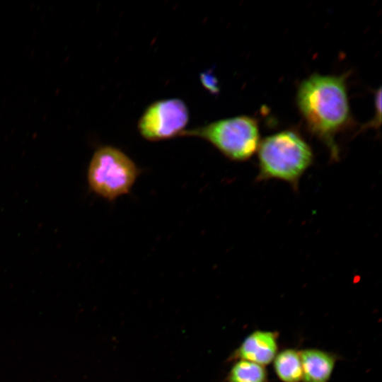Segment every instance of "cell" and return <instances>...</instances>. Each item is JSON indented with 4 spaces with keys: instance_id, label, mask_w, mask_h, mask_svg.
Wrapping results in <instances>:
<instances>
[{
    "instance_id": "obj_3",
    "label": "cell",
    "mask_w": 382,
    "mask_h": 382,
    "mask_svg": "<svg viewBox=\"0 0 382 382\" xmlns=\"http://www.w3.org/2000/svg\"><path fill=\"white\" fill-rule=\"evenodd\" d=\"M180 136L204 139L226 157L236 161L249 159L257 151L260 142L257 121L245 115L185 129Z\"/></svg>"
},
{
    "instance_id": "obj_9",
    "label": "cell",
    "mask_w": 382,
    "mask_h": 382,
    "mask_svg": "<svg viewBox=\"0 0 382 382\" xmlns=\"http://www.w3.org/2000/svg\"><path fill=\"white\" fill-rule=\"evenodd\" d=\"M227 379L228 382H267V374L264 366L238 360L231 367Z\"/></svg>"
},
{
    "instance_id": "obj_8",
    "label": "cell",
    "mask_w": 382,
    "mask_h": 382,
    "mask_svg": "<svg viewBox=\"0 0 382 382\" xmlns=\"http://www.w3.org/2000/svg\"><path fill=\"white\" fill-rule=\"evenodd\" d=\"M274 369L283 382H301L303 378L300 352L286 349L278 352L273 360Z\"/></svg>"
},
{
    "instance_id": "obj_6",
    "label": "cell",
    "mask_w": 382,
    "mask_h": 382,
    "mask_svg": "<svg viewBox=\"0 0 382 382\" xmlns=\"http://www.w3.org/2000/svg\"><path fill=\"white\" fill-rule=\"evenodd\" d=\"M277 351L278 334L273 331L258 330L243 340L231 357L265 366L273 361Z\"/></svg>"
},
{
    "instance_id": "obj_2",
    "label": "cell",
    "mask_w": 382,
    "mask_h": 382,
    "mask_svg": "<svg viewBox=\"0 0 382 382\" xmlns=\"http://www.w3.org/2000/svg\"><path fill=\"white\" fill-rule=\"evenodd\" d=\"M257 181L279 180L296 191L301 178L311 166L313 154L309 144L292 130H284L265 137L257 150Z\"/></svg>"
},
{
    "instance_id": "obj_10",
    "label": "cell",
    "mask_w": 382,
    "mask_h": 382,
    "mask_svg": "<svg viewBox=\"0 0 382 382\" xmlns=\"http://www.w3.org/2000/svg\"><path fill=\"white\" fill-rule=\"evenodd\" d=\"M200 81L202 86L211 93H218L219 91L218 80L211 71L202 72L200 74Z\"/></svg>"
},
{
    "instance_id": "obj_7",
    "label": "cell",
    "mask_w": 382,
    "mask_h": 382,
    "mask_svg": "<svg viewBox=\"0 0 382 382\" xmlns=\"http://www.w3.org/2000/svg\"><path fill=\"white\" fill-rule=\"evenodd\" d=\"M303 382H329L335 365L336 357L332 353L306 349L300 352Z\"/></svg>"
},
{
    "instance_id": "obj_11",
    "label": "cell",
    "mask_w": 382,
    "mask_h": 382,
    "mask_svg": "<svg viewBox=\"0 0 382 382\" xmlns=\"http://www.w3.org/2000/svg\"><path fill=\"white\" fill-rule=\"evenodd\" d=\"M375 117L374 119L364 127H374L377 128L381 125V88H378V90L376 92L375 94Z\"/></svg>"
},
{
    "instance_id": "obj_1",
    "label": "cell",
    "mask_w": 382,
    "mask_h": 382,
    "mask_svg": "<svg viewBox=\"0 0 382 382\" xmlns=\"http://www.w3.org/2000/svg\"><path fill=\"white\" fill-rule=\"evenodd\" d=\"M296 102L310 132L325 144L331 158L337 161L340 152L335 136L351 120L346 76H310L300 83Z\"/></svg>"
},
{
    "instance_id": "obj_4",
    "label": "cell",
    "mask_w": 382,
    "mask_h": 382,
    "mask_svg": "<svg viewBox=\"0 0 382 382\" xmlns=\"http://www.w3.org/2000/svg\"><path fill=\"white\" fill-rule=\"evenodd\" d=\"M139 174L135 163L123 151L104 146L94 152L88 168L87 179L94 193L112 201L127 194Z\"/></svg>"
},
{
    "instance_id": "obj_5",
    "label": "cell",
    "mask_w": 382,
    "mask_h": 382,
    "mask_svg": "<svg viewBox=\"0 0 382 382\" xmlns=\"http://www.w3.org/2000/svg\"><path fill=\"white\" fill-rule=\"evenodd\" d=\"M189 121V110L179 98L154 102L140 117L138 129L146 140L158 141L180 136Z\"/></svg>"
}]
</instances>
